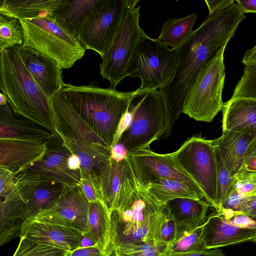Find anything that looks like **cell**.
Listing matches in <instances>:
<instances>
[{
	"instance_id": "obj_1",
	"label": "cell",
	"mask_w": 256,
	"mask_h": 256,
	"mask_svg": "<svg viewBox=\"0 0 256 256\" xmlns=\"http://www.w3.org/2000/svg\"><path fill=\"white\" fill-rule=\"evenodd\" d=\"M244 10L234 2L229 6L208 14L200 26L176 49L178 64L171 80L160 90L165 98L170 116L166 136L182 112L188 93L202 66L213 58L232 38L238 24L245 18Z\"/></svg>"
},
{
	"instance_id": "obj_2",
	"label": "cell",
	"mask_w": 256,
	"mask_h": 256,
	"mask_svg": "<svg viewBox=\"0 0 256 256\" xmlns=\"http://www.w3.org/2000/svg\"><path fill=\"white\" fill-rule=\"evenodd\" d=\"M165 210V205L159 202L141 181L128 154L119 192L110 213L113 250L124 244H166L158 240Z\"/></svg>"
},
{
	"instance_id": "obj_3",
	"label": "cell",
	"mask_w": 256,
	"mask_h": 256,
	"mask_svg": "<svg viewBox=\"0 0 256 256\" xmlns=\"http://www.w3.org/2000/svg\"><path fill=\"white\" fill-rule=\"evenodd\" d=\"M50 102L55 132L71 153L78 158L81 178L88 180L100 191V178L111 162L112 148L82 118L62 89Z\"/></svg>"
},
{
	"instance_id": "obj_4",
	"label": "cell",
	"mask_w": 256,
	"mask_h": 256,
	"mask_svg": "<svg viewBox=\"0 0 256 256\" xmlns=\"http://www.w3.org/2000/svg\"><path fill=\"white\" fill-rule=\"evenodd\" d=\"M0 89L15 114L55 132L50 98L34 79L16 46L0 52Z\"/></svg>"
},
{
	"instance_id": "obj_5",
	"label": "cell",
	"mask_w": 256,
	"mask_h": 256,
	"mask_svg": "<svg viewBox=\"0 0 256 256\" xmlns=\"http://www.w3.org/2000/svg\"><path fill=\"white\" fill-rule=\"evenodd\" d=\"M62 90L82 118L112 148L120 125L136 90L122 92L92 83L84 86L66 84Z\"/></svg>"
},
{
	"instance_id": "obj_6",
	"label": "cell",
	"mask_w": 256,
	"mask_h": 256,
	"mask_svg": "<svg viewBox=\"0 0 256 256\" xmlns=\"http://www.w3.org/2000/svg\"><path fill=\"white\" fill-rule=\"evenodd\" d=\"M136 90L128 107L132 114L131 124L118 142L124 146L128 154L150 148L154 140L166 138L170 124L168 110L162 92Z\"/></svg>"
},
{
	"instance_id": "obj_7",
	"label": "cell",
	"mask_w": 256,
	"mask_h": 256,
	"mask_svg": "<svg viewBox=\"0 0 256 256\" xmlns=\"http://www.w3.org/2000/svg\"><path fill=\"white\" fill-rule=\"evenodd\" d=\"M24 33L22 46L31 48L58 63L72 67L85 54L78 39L53 16L20 20Z\"/></svg>"
},
{
	"instance_id": "obj_8",
	"label": "cell",
	"mask_w": 256,
	"mask_h": 256,
	"mask_svg": "<svg viewBox=\"0 0 256 256\" xmlns=\"http://www.w3.org/2000/svg\"><path fill=\"white\" fill-rule=\"evenodd\" d=\"M226 47L220 48L202 66L188 93L182 113L196 120L210 122L223 109L222 96L226 77Z\"/></svg>"
},
{
	"instance_id": "obj_9",
	"label": "cell",
	"mask_w": 256,
	"mask_h": 256,
	"mask_svg": "<svg viewBox=\"0 0 256 256\" xmlns=\"http://www.w3.org/2000/svg\"><path fill=\"white\" fill-rule=\"evenodd\" d=\"M139 0H129L112 42L100 64L102 78L116 88L125 77L135 52L146 34L140 26Z\"/></svg>"
},
{
	"instance_id": "obj_10",
	"label": "cell",
	"mask_w": 256,
	"mask_h": 256,
	"mask_svg": "<svg viewBox=\"0 0 256 256\" xmlns=\"http://www.w3.org/2000/svg\"><path fill=\"white\" fill-rule=\"evenodd\" d=\"M178 64L176 50L146 34L133 56L128 76L140 78L141 84L137 88L138 90H160L174 77Z\"/></svg>"
},
{
	"instance_id": "obj_11",
	"label": "cell",
	"mask_w": 256,
	"mask_h": 256,
	"mask_svg": "<svg viewBox=\"0 0 256 256\" xmlns=\"http://www.w3.org/2000/svg\"><path fill=\"white\" fill-rule=\"evenodd\" d=\"M171 154L197 184L208 203L218 211L217 164L212 140L194 136Z\"/></svg>"
},
{
	"instance_id": "obj_12",
	"label": "cell",
	"mask_w": 256,
	"mask_h": 256,
	"mask_svg": "<svg viewBox=\"0 0 256 256\" xmlns=\"http://www.w3.org/2000/svg\"><path fill=\"white\" fill-rule=\"evenodd\" d=\"M44 144L46 150L43 156L26 168L14 174V180L37 184L61 183L77 186L82 178L80 170L70 168V159L72 154L60 136L54 132Z\"/></svg>"
},
{
	"instance_id": "obj_13",
	"label": "cell",
	"mask_w": 256,
	"mask_h": 256,
	"mask_svg": "<svg viewBox=\"0 0 256 256\" xmlns=\"http://www.w3.org/2000/svg\"><path fill=\"white\" fill-rule=\"evenodd\" d=\"M129 0H102L81 24L77 38L86 50L102 58L109 49Z\"/></svg>"
},
{
	"instance_id": "obj_14",
	"label": "cell",
	"mask_w": 256,
	"mask_h": 256,
	"mask_svg": "<svg viewBox=\"0 0 256 256\" xmlns=\"http://www.w3.org/2000/svg\"><path fill=\"white\" fill-rule=\"evenodd\" d=\"M141 181L146 185L162 179L186 184L204 196L192 178L175 160L171 153L158 154L150 148L128 154Z\"/></svg>"
},
{
	"instance_id": "obj_15",
	"label": "cell",
	"mask_w": 256,
	"mask_h": 256,
	"mask_svg": "<svg viewBox=\"0 0 256 256\" xmlns=\"http://www.w3.org/2000/svg\"><path fill=\"white\" fill-rule=\"evenodd\" d=\"M26 204L12 172L0 168V245L20 236Z\"/></svg>"
},
{
	"instance_id": "obj_16",
	"label": "cell",
	"mask_w": 256,
	"mask_h": 256,
	"mask_svg": "<svg viewBox=\"0 0 256 256\" xmlns=\"http://www.w3.org/2000/svg\"><path fill=\"white\" fill-rule=\"evenodd\" d=\"M88 208L89 202L79 186L65 185L61 196L52 207L29 218L75 228L83 232Z\"/></svg>"
},
{
	"instance_id": "obj_17",
	"label": "cell",
	"mask_w": 256,
	"mask_h": 256,
	"mask_svg": "<svg viewBox=\"0 0 256 256\" xmlns=\"http://www.w3.org/2000/svg\"><path fill=\"white\" fill-rule=\"evenodd\" d=\"M21 236L70 252L81 247L84 236L75 228L28 218L22 226Z\"/></svg>"
},
{
	"instance_id": "obj_18",
	"label": "cell",
	"mask_w": 256,
	"mask_h": 256,
	"mask_svg": "<svg viewBox=\"0 0 256 256\" xmlns=\"http://www.w3.org/2000/svg\"><path fill=\"white\" fill-rule=\"evenodd\" d=\"M20 57L44 94L51 98L66 86L62 68L56 62L30 47L16 46Z\"/></svg>"
},
{
	"instance_id": "obj_19",
	"label": "cell",
	"mask_w": 256,
	"mask_h": 256,
	"mask_svg": "<svg viewBox=\"0 0 256 256\" xmlns=\"http://www.w3.org/2000/svg\"><path fill=\"white\" fill-rule=\"evenodd\" d=\"M206 249L218 248L244 242L256 243V229L240 228L227 222L216 210L206 217L202 227Z\"/></svg>"
},
{
	"instance_id": "obj_20",
	"label": "cell",
	"mask_w": 256,
	"mask_h": 256,
	"mask_svg": "<svg viewBox=\"0 0 256 256\" xmlns=\"http://www.w3.org/2000/svg\"><path fill=\"white\" fill-rule=\"evenodd\" d=\"M54 132L16 115L8 104L0 106V139L44 144L51 138Z\"/></svg>"
},
{
	"instance_id": "obj_21",
	"label": "cell",
	"mask_w": 256,
	"mask_h": 256,
	"mask_svg": "<svg viewBox=\"0 0 256 256\" xmlns=\"http://www.w3.org/2000/svg\"><path fill=\"white\" fill-rule=\"evenodd\" d=\"M45 150L44 144L0 139V168L18 173L39 160Z\"/></svg>"
},
{
	"instance_id": "obj_22",
	"label": "cell",
	"mask_w": 256,
	"mask_h": 256,
	"mask_svg": "<svg viewBox=\"0 0 256 256\" xmlns=\"http://www.w3.org/2000/svg\"><path fill=\"white\" fill-rule=\"evenodd\" d=\"M210 206L201 200L188 198H176L167 202L166 208L176 226L174 240L184 234L203 226Z\"/></svg>"
},
{
	"instance_id": "obj_23",
	"label": "cell",
	"mask_w": 256,
	"mask_h": 256,
	"mask_svg": "<svg viewBox=\"0 0 256 256\" xmlns=\"http://www.w3.org/2000/svg\"><path fill=\"white\" fill-rule=\"evenodd\" d=\"M26 204V219L52 207L61 196L66 184L61 183L34 184L16 180Z\"/></svg>"
},
{
	"instance_id": "obj_24",
	"label": "cell",
	"mask_w": 256,
	"mask_h": 256,
	"mask_svg": "<svg viewBox=\"0 0 256 256\" xmlns=\"http://www.w3.org/2000/svg\"><path fill=\"white\" fill-rule=\"evenodd\" d=\"M222 129L254 134L256 132V99L231 98L224 103Z\"/></svg>"
},
{
	"instance_id": "obj_25",
	"label": "cell",
	"mask_w": 256,
	"mask_h": 256,
	"mask_svg": "<svg viewBox=\"0 0 256 256\" xmlns=\"http://www.w3.org/2000/svg\"><path fill=\"white\" fill-rule=\"evenodd\" d=\"M83 235L98 248L109 255L114 256L110 213L103 202H89Z\"/></svg>"
},
{
	"instance_id": "obj_26",
	"label": "cell",
	"mask_w": 256,
	"mask_h": 256,
	"mask_svg": "<svg viewBox=\"0 0 256 256\" xmlns=\"http://www.w3.org/2000/svg\"><path fill=\"white\" fill-rule=\"evenodd\" d=\"M253 136L243 132L225 130L220 138L212 140L232 176L242 168L248 146Z\"/></svg>"
},
{
	"instance_id": "obj_27",
	"label": "cell",
	"mask_w": 256,
	"mask_h": 256,
	"mask_svg": "<svg viewBox=\"0 0 256 256\" xmlns=\"http://www.w3.org/2000/svg\"><path fill=\"white\" fill-rule=\"evenodd\" d=\"M70 0H0V14L20 20L54 14Z\"/></svg>"
},
{
	"instance_id": "obj_28",
	"label": "cell",
	"mask_w": 256,
	"mask_h": 256,
	"mask_svg": "<svg viewBox=\"0 0 256 256\" xmlns=\"http://www.w3.org/2000/svg\"><path fill=\"white\" fill-rule=\"evenodd\" d=\"M234 176L236 182L234 189L220 210L218 212H241L246 202L256 196V172L240 170Z\"/></svg>"
},
{
	"instance_id": "obj_29",
	"label": "cell",
	"mask_w": 256,
	"mask_h": 256,
	"mask_svg": "<svg viewBox=\"0 0 256 256\" xmlns=\"http://www.w3.org/2000/svg\"><path fill=\"white\" fill-rule=\"evenodd\" d=\"M197 17V14L193 13L182 18L168 19L163 24L158 39L166 46L176 49L194 33L192 28Z\"/></svg>"
},
{
	"instance_id": "obj_30",
	"label": "cell",
	"mask_w": 256,
	"mask_h": 256,
	"mask_svg": "<svg viewBox=\"0 0 256 256\" xmlns=\"http://www.w3.org/2000/svg\"><path fill=\"white\" fill-rule=\"evenodd\" d=\"M102 0H70L54 14L57 20L77 38L80 28L91 11Z\"/></svg>"
},
{
	"instance_id": "obj_31",
	"label": "cell",
	"mask_w": 256,
	"mask_h": 256,
	"mask_svg": "<svg viewBox=\"0 0 256 256\" xmlns=\"http://www.w3.org/2000/svg\"><path fill=\"white\" fill-rule=\"evenodd\" d=\"M149 192L163 205L179 198L201 200L204 196L188 184L170 179H162L147 186Z\"/></svg>"
},
{
	"instance_id": "obj_32",
	"label": "cell",
	"mask_w": 256,
	"mask_h": 256,
	"mask_svg": "<svg viewBox=\"0 0 256 256\" xmlns=\"http://www.w3.org/2000/svg\"><path fill=\"white\" fill-rule=\"evenodd\" d=\"M125 158L117 162L112 158L100 178V191L103 202L110 213L113 210L120 189Z\"/></svg>"
},
{
	"instance_id": "obj_33",
	"label": "cell",
	"mask_w": 256,
	"mask_h": 256,
	"mask_svg": "<svg viewBox=\"0 0 256 256\" xmlns=\"http://www.w3.org/2000/svg\"><path fill=\"white\" fill-rule=\"evenodd\" d=\"M24 33L20 20L0 14V52L9 48L22 46Z\"/></svg>"
},
{
	"instance_id": "obj_34",
	"label": "cell",
	"mask_w": 256,
	"mask_h": 256,
	"mask_svg": "<svg viewBox=\"0 0 256 256\" xmlns=\"http://www.w3.org/2000/svg\"><path fill=\"white\" fill-rule=\"evenodd\" d=\"M212 144L214 148L217 164L218 199L219 204L218 212H220L234 189L236 178L235 176L230 174L223 162L218 148Z\"/></svg>"
},
{
	"instance_id": "obj_35",
	"label": "cell",
	"mask_w": 256,
	"mask_h": 256,
	"mask_svg": "<svg viewBox=\"0 0 256 256\" xmlns=\"http://www.w3.org/2000/svg\"><path fill=\"white\" fill-rule=\"evenodd\" d=\"M202 227L203 226L184 233L176 238L168 246L166 254L184 253L206 249L202 238Z\"/></svg>"
},
{
	"instance_id": "obj_36",
	"label": "cell",
	"mask_w": 256,
	"mask_h": 256,
	"mask_svg": "<svg viewBox=\"0 0 256 256\" xmlns=\"http://www.w3.org/2000/svg\"><path fill=\"white\" fill-rule=\"evenodd\" d=\"M168 246L145 242L120 244L114 249V256H164Z\"/></svg>"
},
{
	"instance_id": "obj_37",
	"label": "cell",
	"mask_w": 256,
	"mask_h": 256,
	"mask_svg": "<svg viewBox=\"0 0 256 256\" xmlns=\"http://www.w3.org/2000/svg\"><path fill=\"white\" fill-rule=\"evenodd\" d=\"M70 252L40 244L24 236L12 256H68Z\"/></svg>"
},
{
	"instance_id": "obj_38",
	"label": "cell",
	"mask_w": 256,
	"mask_h": 256,
	"mask_svg": "<svg viewBox=\"0 0 256 256\" xmlns=\"http://www.w3.org/2000/svg\"><path fill=\"white\" fill-rule=\"evenodd\" d=\"M236 98L256 99V64H245L244 73L231 98Z\"/></svg>"
},
{
	"instance_id": "obj_39",
	"label": "cell",
	"mask_w": 256,
	"mask_h": 256,
	"mask_svg": "<svg viewBox=\"0 0 256 256\" xmlns=\"http://www.w3.org/2000/svg\"><path fill=\"white\" fill-rule=\"evenodd\" d=\"M176 236L175 223L166 208L158 229L159 241L169 246L174 241Z\"/></svg>"
},
{
	"instance_id": "obj_40",
	"label": "cell",
	"mask_w": 256,
	"mask_h": 256,
	"mask_svg": "<svg viewBox=\"0 0 256 256\" xmlns=\"http://www.w3.org/2000/svg\"><path fill=\"white\" fill-rule=\"evenodd\" d=\"M78 185L89 202L98 200L103 202L100 191L98 190L88 180L81 178Z\"/></svg>"
},
{
	"instance_id": "obj_41",
	"label": "cell",
	"mask_w": 256,
	"mask_h": 256,
	"mask_svg": "<svg viewBox=\"0 0 256 256\" xmlns=\"http://www.w3.org/2000/svg\"><path fill=\"white\" fill-rule=\"evenodd\" d=\"M68 256H114L98 248L96 246L80 247L70 252Z\"/></svg>"
},
{
	"instance_id": "obj_42",
	"label": "cell",
	"mask_w": 256,
	"mask_h": 256,
	"mask_svg": "<svg viewBox=\"0 0 256 256\" xmlns=\"http://www.w3.org/2000/svg\"><path fill=\"white\" fill-rule=\"evenodd\" d=\"M164 256H226L222 250L219 248L204 249L184 253H168Z\"/></svg>"
},
{
	"instance_id": "obj_43",
	"label": "cell",
	"mask_w": 256,
	"mask_h": 256,
	"mask_svg": "<svg viewBox=\"0 0 256 256\" xmlns=\"http://www.w3.org/2000/svg\"><path fill=\"white\" fill-rule=\"evenodd\" d=\"M205 2L208 8V14H211L229 6L234 1V0H206Z\"/></svg>"
},
{
	"instance_id": "obj_44",
	"label": "cell",
	"mask_w": 256,
	"mask_h": 256,
	"mask_svg": "<svg viewBox=\"0 0 256 256\" xmlns=\"http://www.w3.org/2000/svg\"><path fill=\"white\" fill-rule=\"evenodd\" d=\"M111 154L112 160L120 162L124 160L128 156V153L124 144L117 143L112 147Z\"/></svg>"
},
{
	"instance_id": "obj_45",
	"label": "cell",
	"mask_w": 256,
	"mask_h": 256,
	"mask_svg": "<svg viewBox=\"0 0 256 256\" xmlns=\"http://www.w3.org/2000/svg\"><path fill=\"white\" fill-rule=\"evenodd\" d=\"M241 212L256 221V196L250 198L246 202Z\"/></svg>"
},
{
	"instance_id": "obj_46",
	"label": "cell",
	"mask_w": 256,
	"mask_h": 256,
	"mask_svg": "<svg viewBox=\"0 0 256 256\" xmlns=\"http://www.w3.org/2000/svg\"><path fill=\"white\" fill-rule=\"evenodd\" d=\"M235 2L242 8L244 13H256V0H236Z\"/></svg>"
},
{
	"instance_id": "obj_47",
	"label": "cell",
	"mask_w": 256,
	"mask_h": 256,
	"mask_svg": "<svg viewBox=\"0 0 256 256\" xmlns=\"http://www.w3.org/2000/svg\"><path fill=\"white\" fill-rule=\"evenodd\" d=\"M256 156V132L249 144L244 156V162Z\"/></svg>"
},
{
	"instance_id": "obj_48",
	"label": "cell",
	"mask_w": 256,
	"mask_h": 256,
	"mask_svg": "<svg viewBox=\"0 0 256 256\" xmlns=\"http://www.w3.org/2000/svg\"><path fill=\"white\" fill-rule=\"evenodd\" d=\"M242 62L244 64H256V44L248 50L244 55Z\"/></svg>"
},
{
	"instance_id": "obj_49",
	"label": "cell",
	"mask_w": 256,
	"mask_h": 256,
	"mask_svg": "<svg viewBox=\"0 0 256 256\" xmlns=\"http://www.w3.org/2000/svg\"><path fill=\"white\" fill-rule=\"evenodd\" d=\"M240 170L256 172V156L244 162Z\"/></svg>"
},
{
	"instance_id": "obj_50",
	"label": "cell",
	"mask_w": 256,
	"mask_h": 256,
	"mask_svg": "<svg viewBox=\"0 0 256 256\" xmlns=\"http://www.w3.org/2000/svg\"><path fill=\"white\" fill-rule=\"evenodd\" d=\"M8 104V98L2 92H0V106H4Z\"/></svg>"
}]
</instances>
